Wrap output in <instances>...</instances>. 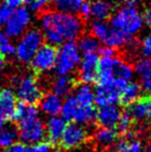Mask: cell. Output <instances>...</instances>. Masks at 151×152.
<instances>
[{"instance_id": "6da1fadb", "label": "cell", "mask_w": 151, "mask_h": 152, "mask_svg": "<svg viewBox=\"0 0 151 152\" xmlns=\"http://www.w3.org/2000/svg\"><path fill=\"white\" fill-rule=\"evenodd\" d=\"M40 28L49 45L60 46L79 37L83 30V23L76 15L54 10L42 15Z\"/></svg>"}, {"instance_id": "7a4b0ae2", "label": "cell", "mask_w": 151, "mask_h": 152, "mask_svg": "<svg viewBox=\"0 0 151 152\" xmlns=\"http://www.w3.org/2000/svg\"><path fill=\"white\" fill-rule=\"evenodd\" d=\"M144 25L143 16L137 7L136 0H128L111 16L110 26L122 31L129 37L138 34Z\"/></svg>"}, {"instance_id": "3957f363", "label": "cell", "mask_w": 151, "mask_h": 152, "mask_svg": "<svg viewBox=\"0 0 151 152\" xmlns=\"http://www.w3.org/2000/svg\"><path fill=\"white\" fill-rule=\"evenodd\" d=\"M81 58V51L75 40L65 42L60 45L56 52L54 68L59 76H69L78 68Z\"/></svg>"}, {"instance_id": "277c9868", "label": "cell", "mask_w": 151, "mask_h": 152, "mask_svg": "<svg viewBox=\"0 0 151 152\" xmlns=\"http://www.w3.org/2000/svg\"><path fill=\"white\" fill-rule=\"evenodd\" d=\"M12 85L15 94L23 102L34 104L42 97V87L32 75H20L14 77Z\"/></svg>"}, {"instance_id": "5b68a950", "label": "cell", "mask_w": 151, "mask_h": 152, "mask_svg": "<svg viewBox=\"0 0 151 152\" xmlns=\"http://www.w3.org/2000/svg\"><path fill=\"white\" fill-rule=\"evenodd\" d=\"M44 36L39 30L31 29L21 35L20 40L16 46L17 59L22 63H28L32 57L37 52V50L42 46Z\"/></svg>"}, {"instance_id": "8992f818", "label": "cell", "mask_w": 151, "mask_h": 152, "mask_svg": "<svg viewBox=\"0 0 151 152\" xmlns=\"http://www.w3.org/2000/svg\"><path fill=\"white\" fill-rule=\"evenodd\" d=\"M18 134L24 144H36L42 142L46 137L44 123L40 119V116L19 122Z\"/></svg>"}, {"instance_id": "52a82bcc", "label": "cell", "mask_w": 151, "mask_h": 152, "mask_svg": "<svg viewBox=\"0 0 151 152\" xmlns=\"http://www.w3.org/2000/svg\"><path fill=\"white\" fill-rule=\"evenodd\" d=\"M31 23V14L27 7L16 8L12 12L9 19L4 25V32L7 37H19L27 31Z\"/></svg>"}, {"instance_id": "ba28073f", "label": "cell", "mask_w": 151, "mask_h": 152, "mask_svg": "<svg viewBox=\"0 0 151 152\" xmlns=\"http://www.w3.org/2000/svg\"><path fill=\"white\" fill-rule=\"evenodd\" d=\"M127 83L116 79L111 85H98L94 90V102L98 107L116 104L120 99V92Z\"/></svg>"}, {"instance_id": "9c48e42d", "label": "cell", "mask_w": 151, "mask_h": 152, "mask_svg": "<svg viewBox=\"0 0 151 152\" xmlns=\"http://www.w3.org/2000/svg\"><path fill=\"white\" fill-rule=\"evenodd\" d=\"M56 52L57 50L52 45H42L30 61L33 70L39 74H46L52 70L56 62Z\"/></svg>"}, {"instance_id": "30bf717a", "label": "cell", "mask_w": 151, "mask_h": 152, "mask_svg": "<svg viewBox=\"0 0 151 152\" xmlns=\"http://www.w3.org/2000/svg\"><path fill=\"white\" fill-rule=\"evenodd\" d=\"M87 139V132L85 127L81 124L71 122V124L66 125L62 136L59 142L64 149L73 150L80 147Z\"/></svg>"}, {"instance_id": "8fae6325", "label": "cell", "mask_w": 151, "mask_h": 152, "mask_svg": "<svg viewBox=\"0 0 151 152\" xmlns=\"http://www.w3.org/2000/svg\"><path fill=\"white\" fill-rule=\"evenodd\" d=\"M99 57L97 53H85L79 64V79L84 84H91L96 81Z\"/></svg>"}, {"instance_id": "7c38bea8", "label": "cell", "mask_w": 151, "mask_h": 152, "mask_svg": "<svg viewBox=\"0 0 151 152\" xmlns=\"http://www.w3.org/2000/svg\"><path fill=\"white\" fill-rule=\"evenodd\" d=\"M121 114L120 109L116 104L99 107V110L96 111V121L101 127L116 128Z\"/></svg>"}, {"instance_id": "4fadbf2b", "label": "cell", "mask_w": 151, "mask_h": 152, "mask_svg": "<svg viewBox=\"0 0 151 152\" xmlns=\"http://www.w3.org/2000/svg\"><path fill=\"white\" fill-rule=\"evenodd\" d=\"M16 94L12 89L0 90V118L3 120L12 119L17 107Z\"/></svg>"}, {"instance_id": "5bb4252c", "label": "cell", "mask_w": 151, "mask_h": 152, "mask_svg": "<svg viewBox=\"0 0 151 152\" xmlns=\"http://www.w3.org/2000/svg\"><path fill=\"white\" fill-rule=\"evenodd\" d=\"M62 102V97L53 92L44 94L39 98V110L49 117L57 116L60 114Z\"/></svg>"}, {"instance_id": "9a60e30c", "label": "cell", "mask_w": 151, "mask_h": 152, "mask_svg": "<svg viewBox=\"0 0 151 152\" xmlns=\"http://www.w3.org/2000/svg\"><path fill=\"white\" fill-rule=\"evenodd\" d=\"M129 115L138 121H151V96L139 98L129 107Z\"/></svg>"}, {"instance_id": "2e32d148", "label": "cell", "mask_w": 151, "mask_h": 152, "mask_svg": "<svg viewBox=\"0 0 151 152\" xmlns=\"http://www.w3.org/2000/svg\"><path fill=\"white\" fill-rule=\"evenodd\" d=\"M140 79V86L146 93H151V58H144L137 61L133 68Z\"/></svg>"}, {"instance_id": "e0dca14e", "label": "cell", "mask_w": 151, "mask_h": 152, "mask_svg": "<svg viewBox=\"0 0 151 152\" xmlns=\"http://www.w3.org/2000/svg\"><path fill=\"white\" fill-rule=\"evenodd\" d=\"M66 125V121L59 115L50 117L48 119V121H47V123L44 124L46 136H48L49 140L52 143L59 142Z\"/></svg>"}, {"instance_id": "ac0fdd59", "label": "cell", "mask_w": 151, "mask_h": 152, "mask_svg": "<svg viewBox=\"0 0 151 152\" xmlns=\"http://www.w3.org/2000/svg\"><path fill=\"white\" fill-rule=\"evenodd\" d=\"M129 39H131V37L125 33H123L122 31L115 29L113 27H110L109 31L107 32V34H106L105 37L103 38V40L101 42H103L104 46L117 49L124 47L129 42Z\"/></svg>"}, {"instance_id": "d6986e66", "label": "cell", "mask_w": 151, "mask_h": 152, "mask_svg": "<svg viewBox=\"0 0 151 152\" xmlns=\"http://www.w3.org/2000/svg\"><path fill=\"white\" fill-rule=\"evenodd\" d=\"M90 6L91 17L97 21H106L113 12V5L109 0H93Z\"/></svg>"}, {"instance_id": "ffe728a7", "label": "cell", "mask_w": 151, "mask_h": 152, "mask_svg": "<svg viewBox=\"0 0 151 152\" xmlns=\"http://www.w3.org/2000/svg\"><path fill=\"white\" fill-rule=\"evenodd\" d=\"M95 120H96V111L94 110L93 106H82L79 104L73 122L84 126L92 124Z\"/></svg>"}, {"instance_id": "44dd1931", "label": "cell", "mask_w": 151, "mask_h": 152, "mask_svg": "<svg viewBox=\"0 0 151 152\" xmlns=\"http://www.w3.org/2000/svg\"><path fill=\"white\" fill-rule=\"evenodd\" d=\"M37 116H39V111L34 106V104H28V102H21L20 104H17L12 119L19 123V122H22L29 118H33V117Z\"/></svg>"}, {"instance_id": "7402d4cb", "label": "cell", "mask_w": 151, "mask_h": 152, "mask_svg": "<svg viewBox=\"0 0 151 152\" xmlns=\"http://www.w3.org/2000/svg\"><path fill=\"white\" fill-rule=\"evenodd\" d=\"M142 93V88L140 86V84L135 82H128L123 89L120 92V100L122 102V104H129L138 100L141 96Z\"/></svg>"}, {"instance_id": "603a6c76", "label": "cell", "mask_w": 151, "mask_h": 152, "mask_svg": "<svg viewBox=\"0 0 151 152\" xmlns=\"http://www.w3.org/2000/svg\"><path fill=\"white\" fill-rule=\"evenodd\" d=\"M74 89V82L69 76H58L52 84V92L60 97H66Z\"/></svg>"}, {"instance_id": "cb8c5ba5", "label": "cell", "mask_w": 151, "mask_h": 152, "mask_svg": "<svg viewBox=\"0 0 151 152\" xmlns=\"http://www.w3.org/2000/svg\"><path fill=\"white\" fill-rule=\"evenodd\" d=\"M74 97L76 100L82 106H93L94 104V90L90 84L79 85L75 89V95Z\"/></svg>"}, {"instance_id": "d4e9b609", "label": "cell", "mask_w": 151, "mask_h": 152, "mask_svg": "<svg viewBox=\"0 0 151 152\" xmlns=\"http://www.w3.org/2000/svg\"><path fill=\"white\" fill-rule=\"evenodd\" d=\"M83 0H51L52 6L56 12L76 15L79 12Z\"/></svg>"}, {"instance_id": "484cf974", "label": "cell", "mask_w": 151, "mask_h": 152, "mask_svg": "<svg viewBox=\"0 0 151 152\" xmlns=\"http://www.w3.org/2000/svg\"><path fill=\"white\" fill-rule=\"evenodd\" d=\"M126 138L119 141L116 145V152H143L144 146L141 141L126 134Z\"/></svg>"}, {"instance_id": "4316f807", "label": "cell", "mask_w": 151, "mask_h": 152, "mask_svg": "<svg viewBox=\"0 0 151 152\" xmlns=\"http://www.w3.org/2000/svg\"><path fill=\"white\" fill-rule=\"evenodd\" d=\"M114 72L116 79L122 80L126 83L131 82L133 78V75H135V70H133V66L128 62L122 61L121 59H119V61L117 62Z\"/></svg>"}, {"instance_id": "83f0119b", "label": "cell", "mask_w": 151, "mask_h": 152, "mask_svg": "<svg viewBox=\"0 0 151 152\" xmlns=\"http://www.w3.org/2000/svg\"><path fill=\"white\" fill-rule=\"evenodd\" d=\"M94 140L103 146L111 145L116 140V132L114 128L99 127L94 132Z\"/></svg>"}, {"instance_id": "f1b7e54d", "label": "cell", "mask_w": 151, "mask_h": 152, "mask_svg": "<svg viewBox=\"0 0 151 152\" xmlns=\"http://www.w3.org/2000/svg\"><path fill=\"white\" fill-rule=\"evenodd\" d=\"M78 106H79V102H77L74 96H66L64 102H62V107H61V111H60L61 117L65 121L73 122L74 116H75V113Z\"/></svg>"}, {"instance_id": "f546056e", "label": "cell", "mask_w": 151, "mask_h": 152, "mask_svg": "<svg viewBox=\"0 0 151 152\" xmlns=\"http://www.w3.org/2000/svg\"><path fill=\"white\" fill-rule=\"evenodd\" d=\"M19 138L18 130L12 126L3 127L0 132V148H8L14 143L17 142Z\"/></svg>"}, {"instance_id": "4dcf8cb0", "label": "cell", "mask_w": 151, "mask_h": 152, "mask_svg": "<svg viewBox=\"0 0 151 152\" xmlns=\"http://www.w3.org/2000/svg\"><path fill=\"white\" fill-rule=\"evenodd\" d=\"M78 47L82 53H96L99 50V42L93 35H85L79 40Z\"/></svg>"}, {"instance_id": "1f68e13d", "label": "cell", "mask_w": 151, "mask_h": 152, "mask_svg": "<svg viewBox=\"0 0 151 152\" xmlns=\"http://www.w3.org/2000/svg\"><path fill=\"white\" fill-rule=\"evenodd\" d=\"M110 25L108 23H106L105 21H97L95 20L94 22L91 24L90 30H91V35H93L95 38L98 39V42H101L103 38L105 37V35L107 34V32L110 29Z\"/></svg>"}, {"instance_id": "d6a6232c", "label": "cell", "mask_w": 151, "mask_h": 152, "mask_svg": "<svg viewBox=\"0 0 151 152\" xmlns=\"http://www.w3.org/2000/svg\"><path fill=\"white\" fill-rule=\"evenodd\" d=\"M131 124H133V118L131 115L128 113H122L116 125V128L121 134H127V132H129Z\"/></svg>"}, {"instance_id": "836d02e7", "label": "cell", "mask_w": 151, "mask_h": 152, "mask_svg": "<svg viewBox=\"0 0 151 152\" xmlns=\"http://www.w3.org/2000/svg\"><path fill=\"white\" fill-rule=\"evenodd\" d=\"M24 3L27 4L29 10L37 12L44 10L50 3V0H24Z\"/></svg>"}, {"instance_id": "e575fe53", "label": "cell", "mask_w": 151, "mask_h": 152, "mask_svg": "<svg viewBox=\"0 0 151 152\" xmlns=\"http://www.w3.org/2000/svg\"><path fill=\"white\" fill-rule=\"evenodd\" d=\"M141 53L146 58H151V33L146 35L141 42Z\"/></svg>"}, {"instance_id": "d590c367", "label": "cell", "mask_w": 151, "mask_h": 152, "mask_svg": "<svg viewBox=\"0 0 151 152\" xmlns=\"http://www.w3.org/2000/svg\"><path fill=\"white\" fill-rule=\"evenodd\" d=\"M15 53H16V47H15L9 40H7V42L0 45V56L9 57V56L15 55Z\"/></svg>"}, {"instance_id": "8d00e7d4", "label": "cell", "mask_w": 151, "mask_h": 152, "mask_svg": "<svg viewBox=\"0 0 151 152\" xmlns=\"http://www.w3.org/2000/svg\"><path fill=\"white\" fill-rule=\"evenodd\" d=\"M28 152H52V146L47 142H39L36 144L31 145L30 148H28Z\"/></svg>"}, {"instance_id": "74e56055", "label": "cell", "mask_w": 151, "mask_h": 152, "mask_svg": "<svg viewBox=\"0 0 151 152\" xmlns=\"http://www.w3.org/2000/svg\"><path fill=\"white\" fill-rule=\"evenodd\" d=\"M12 10L6 6L4 3L0 4V26H4L12 15Z\"/></svg>"}, {"instance_id": "f35d334b", "label": "cell", "mask_w": 151, "mask_h": 152, "mask_svg": "<svg viewBox=\"0 0 151 152\" xmlns=\"http://www.w3.org/2000/svg\"><path fill=\"white\" fill-rule=\"evenodd\" d=\"M5 152H28V147L23 142L22 143L16 142V143H14L12 146L6 148Z\"/></svg>"}, {"instance_id": "ab89813d", "label": "cell", "mask_w": 151, "mask_h": 152, "mask_svg": "<svg viewBox=\"0 0 151 152\" xmlns=\"http://www.w3.org/2000/svg\"><path fill=\"white\" fill-rule=\"evenodd\" d=\"M79 12L81 14V16L84 17V18H89L91 17V6L89 2H83L80 6V10Z\"/></svg>"}, {"instance_id": "60d3db41", "label": "cell", "mask_w": 151, "mask_h": 152, "mask_svg": "<svg viewBox=\"0 0 151 152\" xmlns=\"http://www.w3.org/2000/svg\"><path fill=\"white\" fill-rule=\"evenodd\" d=\"M3 3L12 10H16V8L22 6L24 0H3Z\"/></svg>"}, {"instance_id": "b9f144b4", "label": "cell", "mask_w": 151, "mask_h": 152, "mask_svg": "<svg viewBox=\"0 0 151 152\" xmlns=\"http://www.w3.org/2000/svg\"><path fill=\"white\" fill-rule=\"evenodd\" d=\"M99 55L101 56H116V52H115V49L111 48V47L104 46L103 48L99 49Z\"/></svg>"}, {"instance_id": "7bdbcfd3", "label": "cell", "mask_w": 151, "mask_h": 152, "mask_svg": "<svg viewBox=\"0 0 151 152\" xmlns=\"http://www.w3.org/2000/svg\"><path fill=\"white\" fill-rule=\"evenodd\" d=\"M143 20H144V24H146L151 28V4H149L145 8V10H144Z\"/></svg>"}, {"instance_id": "ee69618b", "label": "cell", "mask_w": 151, "mask_h": 152, "mask_svg": "<svg viewBox=\"0 0 151 152\" xmlns=\"http://www.w3.org/2000/svg\"><path fill=\"white\" fill-rule=\"evenodd\" d=\"M7 40H8L7 35L5 34V32H4V30H2V29L0 28V45H2L3 42H7Z\"/></svg>"}, {"instance_id": "f6af8a7d", "label": "cell", "mask_w": 151, "mask_h": 152, "mask_svg": "<svg viewBox=\"0 0 151 152\" xmlns=\"http://www.w3.org/2000/svg\"><path fill=\"white\" fill-rule=\"evenodd\" d=\"M4 67H5V61H4L3 57L0 56V76H1L2 72H3Z\"/></svg>"}, {"instance_id": "bcb514c9", "label": "cell", "mask_w": 151, "mask_h": 152, "mask_svg": "<svg viewBox=\"0 0 151 152\" xmlns=\"http://www.w3.org/2000/svg\"><path fill=\"white\" fill-rule=\"evenodd\" d=\"M143 152H151V136H150L149 140H148L147 144H146V146L144 147Z\"/></svg>"}, {"instance_id": "7dc6e473", "label": "cell", "mask_w": 151, "mask_h": 152, "mask_svg": "<svg viewBox=\"0 0 151 152\" xmlns=\"http://www.w3.org/2000/svg\"><path fill=\"white\" fill-rule=\"evenodd\" d=\"M3 127H4V120L2 118H0V132H1Z\"/></svg>"}, {"instance_id": "c3c4849f", "label": "cell", "mask_w": 151, "mask_h": 152, "mask_svg": "<svg viewBox=\"0 0 151 152\" xmlns=\"http://www.w3.org/2000/svg\"><path fill=\"white\" fill-rule=\"evenodd\" d=\"M114 2H117V3H123V2H126L127 0H113Z\"/></svg>"}, {"instance_id": "681fc988", "label": "cell", "mask_w": 151, "mask_h": 152, "mask_svg": "<svg viewBox=\"0 0 151 152\" xmlns=\"http://www.w3.org/2000/svg\"><path fill=\"white\" fill-rule=\"evenodd\" d=\"M56 152H66V151H63V150H58V151H56Z\"/></svg>"}, {"instance_id": "f907efd6", "label": "cell", "mask_w": 151, "mask_h": 152, "mask_svg": "<svg viewBox=\"0 0 151 152\" xmlns=\"http://www.w3.org/2000/svg\"><path fill=\"white\" fill-rule=\"evenodd\" d=\"M136 1H137V0H136Z\"/></svg>"}, {"instance_id": "816d5d0a", "label": "cell", "mask_w": 151, "mask_h": 152, "mask_svg": "<svg viewBox=\"0 0 151 152\" xmlns=\"http://www.w3.org/2000/svg\"><path fill=\"white\" fill-rule=\"evenodd\" d=\"M0 1H1V0H0Z\"/></svg>"}]
</instances>
